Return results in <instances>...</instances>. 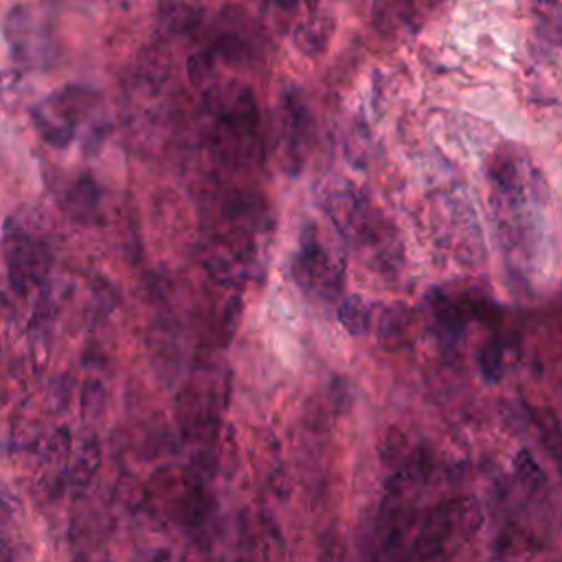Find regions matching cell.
I'll return each instance as SVG.
<instances>
[{
	"mask_svg": "<svg viewBox=\"0 0 562 562\" xmlns=\"http://www.w3.org/2000/svg\"><path fill=\"white\" fill-rule=\"evenodd\" d=\"M466 508L457 503L440 505L435 508L429 519L424 521L422 530L415 541V554L422 562H433L435 558H442L446 549L457 538L459 532H472L477 527V521H470Z\"/></svg>",
	"mask_w": 562,
	"mask_h": 562,
	"instance_id": "1",
	"label": "cell"
},
{
	"mask_svg": "<svg viewBox=\"0 0 562 562\" xmlns=\"http://www.w3.org/2000/svg\"><path fill=\"white\" fill-rule=\"evenodd\" d=\"M7 257H9V273L11 281H14L16 288H25L27 277L36 273L38 266V255L33 251L31 242L25 235H14V238L7 240Z\"/></svg>",
	"mask_w": 562,
	"mask_h": 562,
	"instance_id": "2",
	"label": "cell"
},
{
	"mask_svg": "<svg viewBox=\"0 0 562 562\" xmlns=\"http://www.w3.org/2000/svg\"><path fill=\"white\" fill-rule=\"evenodd\" d=\"M97 205H99V187L95 185L91 176L84 174L80 181L71 187L69 200H66V209H69L75 220L86 222L95 213Z\"/></svg>",
	"mask_w": 562,
	"mask_h": 562,
	"instance_id": "3",
	"label": "cell"
},
{
	"mask_svg": "<svg viewBox=\"0 0 562 562\" xmlns=\"http://www.w3.org/2000/svg\"><path fill=\"white\" fill-rule=\"evenodd\" d=\"M99 464H101L99 442H97V437H91V440L84 442L82 451L77 453L75 462L71 466V486L77 490H84L97 475Z\"/></svg>",
	"mask_w": 562,
	"mask_h": 562,
	"instance_id": "4",
	"label": "cell"
},
{
	"mask_svg": "<svg viewBox=\"0 0 562 562\" xmlns=\"http://www.w3.org/2000/svg\"><path fill=\"white\" fill-rule=\"evenodd\" d=\"M101 404H104V389H101V385L95 380L86 382L84 413H101Z\"/></svg>",
	"mask_w": 562,
	"mask_h": 562,
	"instance_id": "5",
	"label": "cell"
},
{
	"mask_svg": "<svg viewBox=\"0 0 562 562\" xmlns=\"http://www.w3.org/2000/svg\"><path fill=\"white\" fill-rule=\"evenodd\" d=\"M0 562H11V552L5 543H0Z\"/></svg>",
	"mask_w": 562,
	"mask_h": 562,
	"instance_id": "6",
	"label": "cell"
},
{
	"mask_svg": "<svg viewBox=\"0 0 562 562\" xmlns=\"http://www.w3.org/2000/svg\"><path fill=\"white\" fill-rule=\"evenodd\" d=\"M73 562H108V560H95V558H91V556H84V554H80V556H75V560Z\"/></svg>",
	"mask_w": 562,
	"mask_h": 562,
	"instance_id": "7",
	"label": "cell"
}]
</instances>
